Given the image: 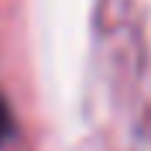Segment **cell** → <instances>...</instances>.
Masks as SVG:
<instances>
[{
  "mask_svg": "<svg viewBox=\"0 0 151 151\" xmlns=\"http://www.w3.org/2000/svg\"><path fill=\"white\" fill-rule=\"evenodd\" d=\"M10 134H14V113H10L7 100H4V93H0V144H7Z\"/></svg>",
  "mask_w": 151,
  "mask_h": 151,
  "instance_id": "obj_1",
  "label": "cell"
}]
</instances>
